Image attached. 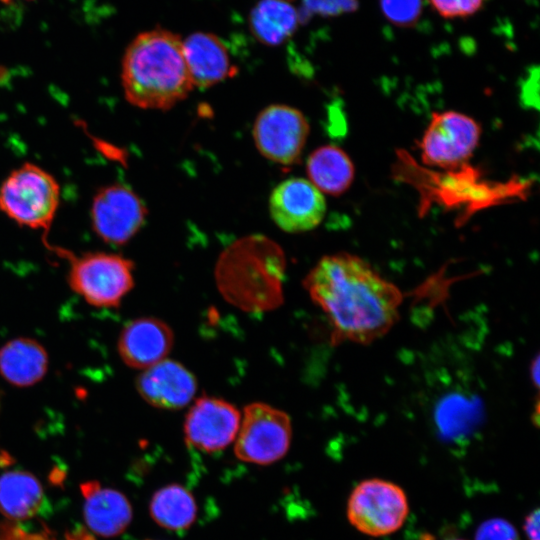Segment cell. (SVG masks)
<instances>
[{
  "instance_id": "6da1fadb",
  "label": "cell",
  "mask_w": 540,
  "mask_h": 540,
  "mask_svg": "<svg viewBox=\"0 0 540 540\" xmlns=\"http://www.w3.org/2000/svg\"><path fill=\"white\" fill-rule=\"evenodd\" d=\"M303 286L326 315L333 344H371L399 320L401 290L358 255L338 252L322 257Z\"/></svg>"
},
{
  "instance_id": "7a4b0ae2",
  "label": "cell",
  "mask_w": 540,
  "mask_h": 540,
  "mask_svg": "<svg viewBox=\"0 0 540 540\" xmlns=\"http://www.w3.org/2000/svg\"><path fill=\"white\" fill-rule=\"evenodd\" d=\"M125 98L143 109L166 110L185 99L194 88L177 34L153 29L136 36L122 62Z\"/></svg>"
},
{
  "instance_id": "3957f363",
  "label": "cell",
  "mask_w": 540,
  "mask_h": 540,
  "mask_svg": "<svg viewBox=\"0 0 540 540\" xmlns=\"http://www.w3.org/2000/svg\"><path fill=\"white\" fill-rule=\"evenodd\" d=\"M285 256L262 235L244 237L221 254L215 279L221 295L247 312L278 308L284 300Z\"/></svg>"
},
{
  "instance_id": "277c9868",
  "label": "cell",
  "mask_w": 540,
  "mask_h": 540,
  "mask_svg": "<svg viewBox=\"0 0 540 540\" xmlns=\"http://www.w3.org/2000/svg\"><path fill=\"white\" fill-rule=\"evenodd\" d=\"M60 203V186L43 168L25 163L0 187V210L22 226L47 231Z\"/></svg>"
},
{
  "instance_id": "5b68a950",
  "label": "cell",
  "mask_w": 540,
  "mask_h": 540,
  "mask_svg": "<svg viewBox=\"0 0 540 540\" xmlns=\"http://www.w3.org/2000/svg\"><path fill=\"white\" fill-rule=\"evenodd\" d=\"M70 262L69 285L94 307L119 306L134 285V264L117 254L89 252L74 256L58 250Z\"/></svg>"
},
{
  "instance_id": "8992f818",
  "label": "cell",
  "mask_w": 540,
  "mask_h": 540,
  "mask_svg": "<svg viewBox=\"0 0 540 540\" xmlns=\"http://www.w3.org/2000/svg\"><path fill=\"white\" fill-rule=\"evenodd\" d=\"M347 518L359 532L383 537L398 531L410 507L405 491L396 483L380 478L359 482L347 501Z\"/></svg>"
},
{
  "instance_id": "52a82bcc",
  "label": "cell",
  "mask_w": 540,
  "mask_h": 540,
  "mask_svg": "<svg viewBox=\"0 0 540 540\" xmlns=\"http://www.w3.org/2000/svg\"><path fill=\"white\" fill-rule=\"evenodd\" d=\"M291 438L288 414L269 404L255 402L244 408L234 452L244 462L269 465L286 455Z\"/></svg>"
},
{
  "instance_id": "ba28073f",
  "label": "cell",
  "mask_w": 540,
  "mask_h": 540,
  "mask_svg": "<svg viewBox=\"0 0 540 540\" xmlns=\"http://www.w3.org/2000/svg\"><path fill=\"white\" fill-rule=\"evenodd\" d=\"M481 133L479 123L466 114L437 112L421 138V159L429 166L455 168L472 156Z\"/></svg>"
},
{
  "instance_id": "9c48e42d",
  "label": "cell",
  "mask_w": 540,
  "mask_h": 540,
  "mask_svg": "<svg viewBox=\"0 0 540 540\" xmlns=\"http://www.w3.org/2000/svg\"><path fill=\"white\" fill-rule=\"evenodd\" d=\"M252 134L262 156L281 165H292L302 154L309 123L298 109L274 104L258 114Z\"/></svg>"
},
{
  "instance_id": "30bf717a",
  "label": "cell",
  "mask_w": 540,
  "mask_h": 540,
  "mask_svg": "<svg viewBox=\"0 0 540 540\" xmlns=\"http://www.w3.org/2000/svg\"><path fill=\"white\" fill-rule=\"evenodd\" d=\"M146 214L144 203L131 188L112 184L93 198L92 228L106 243L123 245L143 226Z\"/></svg>"
},
{
  "instance_id": "8fae6325",
  "label": "cell",
  "mask_w": 540,
  "mask_h": 540,
  "mask_svg": "<svg viewBox=\"0 0 540 540\" xmlns=\"http://www.w3.org/2000/svg\"><path fill=\"white\" fill-rule=\"evenodd\" d=\"M240 422L241 414L233 404L221 398L202 396L185 417V440L200 451L217 452L235 440Z\"/></svg>"
},
{
  "instance_id": "7c38bea8",
  "label": "cell",
  "mask_w": 540,
  "mask_h": 540,
  "mask_svg": "<svg viewBox=\"0 0 540 540\" xmlns=\"http://www.w3.org/2000/svg\"><path fill=\"white\" fill-rule=\"evenodd\" d=\"M274 223L288 233L314 229L323 220L326 201L308 179L293 177L279 183L269 198Z\"/></svg>"
},
{
  "instance_id": "4fadbf2b",
  "label": "cell",
  "mask_w": 540,
  "mask_h": 540,
  "mask_svg": "<svg viewBox=\"0 0 540 540\" xmlns=\"http://www.w3.org/2000/svg\"><path fill=\"white\" fill-rule=\"evenodd\" d=\"M136 388L148 404L159 409L178 410L192 401L197 380L183 364L165 358L137 377Z\"/></svg>"
},
{
  "instance_id": "5bb4252c",
  "label": "cell",
  "mask_w": 540,
  "mask_h": 540,
  "mask_svg": "<svg viewBox=\"0 0 540 540\" xmlns=\"http://www.w3.org/2000/svg\"><path fill=\"white\" fill-rule=\"evenodd\" d=\"M173 342V331L167 323L155 317H140L123 327L117 348L127 366L145 370L164 360Z\"/></svg>"
},
{
  "instance_id": "9a60e30c",
  "label": "cell",
  "mask_w": 540,
  "mask_h": 540,
  "mask_svg": "<svg viewBox=\"0 0 540 540\" xmlns=\"http://www.w3.org/2000/svg\"><path fill=\"white\" fill-rule=\"evenodd\" d=\"M183 52L194 87L208 88L236 73L227 47L213 34L189 35L183 40Z\"/></svg>"
},
{
  "instance_id": "2e32d148",
  "label": "cell",
  "mask_w": 540,
  "mask_h": 540,
  "mask_svg": "<svg viewBox=\"0 0 540 540\" xmlns=\"http://www.w3.org/2000/svg\"><path fill=\"white\" fill-rule=\"evenodd\" d=\"M84 519L87 526L102 537L121 534L132 520V507L121 492L89 481L81 485Z\"/></svg>"
},
{
  "instance_id": "e0dca14e",
  "label": "cell",
  "mask_w": 540,
  "mask_h": 540,
  "mask_svg": "<svg viewBox=\"0 0 540 540\" xmlns=\"http://www.w3.org/2000/svg\"><path fill=\"white\" fill-rule=\"evenodd\" d=\"M48 354L36 340L16 338L0 348V374L16 387L39 382L48 369Z\"/></svg>"
},
{
  "instance_id": "ac0fdd59",
  "label": "cell",
  "mask_w": 540,
  "mask_h": 540,
  "mask_svg": "<svg viewBox=\"0 0 540 540\" xmlns=\"http://www.w3.org/2000/svg\"><path fill=\"white\" fill-rule=\"evenodd\" d=\"M308 180L321 192L333 196L343 194L351 186L355 168L348 154L335 145L315 149L308 157Z\"/></svg>"
},
{
  "instance_id": "d6986e66",
  "label": "cell",
  "mask_w": 540,
  "mask_h": 540,
  "mask_svg": "<svg viewBox=\"0 0 540 540\" xmlns=\"http://www.w3.org/2000/svg\"><path fill=\"white\" fill-rule=\"evenodd\" d=\"M44 500L40 482L22 470L0 475V510L13 519H25L36 514Z\"/></svg>"
},
{
  "instance_id": "ffe728a7",
  "label": "cell",
  "mask_w": 540,
  "mask_h": 540,
  "mask_svg": "<svg viewBox=\"0 0 540 540\" xmlns=\"http://www.w3.org/2000/svg\"><path fill=\"white\" fill-rule=\"evenodd\" d=\"M149 511L161 527L182 531L188 529L196 519L197 506L192 493L179 484H169L154 493Z\"/></svg>"
},
{
  "instance_id": "44dd1931",
  "label": "cell",
  "mask_w": 540,
  "mask_h": 540,
  "mask_svg": "<svg viewBox=\"0 0 540 540\" xmlns=\"http://www.w3.org/2000/svg\"><path fill=\"white\" fill-rule=\"evenodd\" d=\"M298 21L296 9L284 0H261L250 19L253 34L267 45L284 42L293 34Z\"/></svg>"
},
{
  "instance_id": "7402d4cb",
  "label": "cell",
  "mask_w": 540,
  "mask_h": 540,
  "mask_svg": "<svg viewBox=\"0 0 540 540\" xmlns=\"http://www.w3.org/2000/svg\"><path fill=\"white\" fill-rule=\"evenodd\" d=\"M384 17L401 28L413 27L419 20L423 0H379Z\"/></svg>"
},
{
  "instance_id": "603a6c76",
  "label": "cell",
  "mask_w": 540,
  "mask_h": 540,
  "mask_svg": "<svg viewBox=\"0 0 540 540\" xmlns=\"http://www.w3.org/2000/svg\"><path fill=\"white\" fill-rule=\"evenodd\" d=\"M475 540H520V537L512 523L504 518L494 517L478 526Z\"/></svg>"
},
{
  "instance_id": "cb8c5ba5",
  "label": "cell",
  "mask_w": 540,
  "mask_h": 540,
  "mask_svg": "<svg viewBox=\"0 0 540 540\" xmlns=\"http://www.w3.org/2000/svg\"><path fill=\"white\" fill-rule=\"evenodd\" d=\"M484 0H430L432 7L444 18L467 17L475 14Z\"/></svg>"
},
{
  "instance_id": "d4e9b609",
  "label": "cell",
  "mask_w": 540,
  "mask_h": 540,
  "mask_svg": "<svg viewBox=\"0 0 540 540\" xmlns=\"http://www.w3.org/2000/svg\"><path fill=\"white\" fill-rule=\"evenodd\" d=\"M304 4L310 12L324 16L354 12L359 6L358 0H304Z\"/></svg>"
},
{
  "instance_id": "484cf974",
  "label": "cell",
  "mask_w": 540,
  "mask_h": 540,
  "mask_svg": "<svg viewBox=\"0 0 540 540\" xmlns=\"http://www.w3.org/2000/svg\"><path fill=\"white\" fill-rule=\"evenodd\" d=\"M539 509L531 511L524 519L523 529L528 540H539Z\"/></svg>"
},
{
  "instance_id": "4316f807",
  "label": "cell",
  "mask_w": 540,
  "mask_h": 540,
  "mask_svg": "<svg viewBox=\"0 0 540 540\" xmlns=\"http://www.w3.org/2000/svg\"><path fill=\"white\" fill-rule=\"evenodd\" d=\"M539 355H536L530 365V379L536 388L539 387Z\"/></svg>"
},
{
  "instance_id": "83f0119b",
  "label": "cell",
  "mask_w": 540,
  "mask_h": 540,
  "mask_svg": "<svg viewBox=\"0 0 540 540\" xmlns=\"http://www.w3.org/2000/svg\"><path fill=\"white\" fill-rule=\"evenodd\" d=\"M450 540H464V539H450Z\"/></svg>"
}]
</instances>
